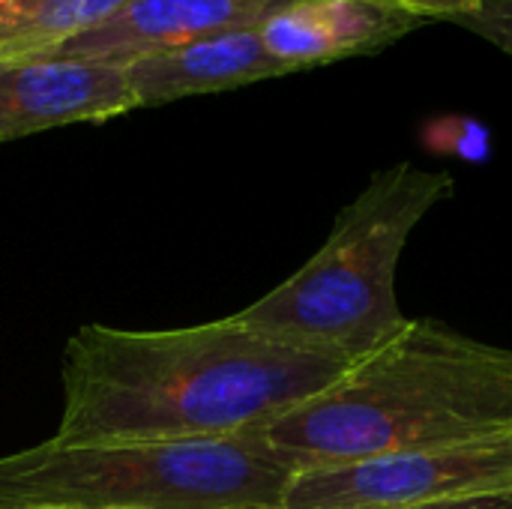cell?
<instances>
[{
	"mask_svg": "<svg viewBox=\"0 0 512 509\" xmlns=\"http://www.w3.org/2000/svg\"><path fill=\"white\" fill-rule=\"evenodd\" d=\"M354 363L240 327H81L63 354L57 444L192 441L255 432L336 384Z\"/></svg>",
	"mask_w": 512,
	"mask_h": 509,
	"instance_id": "6da1fadb",
	"label": "cell"
},
{
	"mask_svg": "<svg viewBox=\"0 0 512 509\" xmlns=\"http://www.w3.org/2000/svg\"><path fill=\"white\" fill-rule=\"evenodd\" d=\"M512 429V348L429 318L408 324L336 384L255 432L300 471L441 447Z\"/></svg>",
	"mask_w": 512,
	"mask_h": 509,
	"instance_id": "7a4b0ae2",
	"label": "cell"
},
{
	"mask_svg": "<svg viewBox=\"0 0 512 509\" xmlns=\"http://www.w3.org/2000/svg\"><path fill=\"white\" fill-rule=\"evenodd\" d=\"M453 186L447 171L414 162L375 171L342 207L324 246L231 318L252 333L342 363L375 354L408 324L396 297L405 243L429 210L453 195Z\"/></svg>",
	"mask_w": 512,
	"mask_h": 509,
	"instance_id": "3957f363",
	"label": "cell"
},
{
	"mask_svg": "<svg viewBox=\"0 0 512 509\" xmlns=\"http://www.w3.org/2000/svg\"><path fill=\"white\" fill-rule=\"evenodd\" d=\"M300 468L258 432L57 444L0 459V509H282Z\"/></svg>",
	"mask_w": 512,
	"mask_h": 509,
	"instance_id": "277c9868",
	"label": "cell"
},
{
	"mask_svg": "<svg viewBox=\"0 0 512 509\" xmlns=\"http://www.w3.org/2000/svg\"><path fill=\"white\" fill-rule=\"evenodd\" d=\"M512 489V429L300 471L282 509L426 507Z\"/></svg>",
	"mask_w": 512,
	"mask_h": 509,
	"instance_id": "5b68a950",
	"label": "cell"
},
{
	"mask_svg": "<svg viewBox=\"0 0 512 509\" xmlns=\"http://www.w3.org/2000/svg\"><path fill=\"white\" fill-rule=\"evenodd\" d=\"M288 0H123L105 21L39 60H84L126 69L201 36L264 21Z\"/></svg>",
	"mask_w": 512,
	"mask_h": 509,
	"instance_id": "8992f818",
	"label": "cell"
},
{
	"mask_svg": "<svg viewBox=\"0 0 512 509\" xmlns=\"http://www.w3.org/2000/svg\"><path fill=\"white\" fill-rule=\"evenodd\" d=\"M126 69L84 60L0 63V144L135 111Z\"/></svg>",
	"mask_w": 512,
	"mask_h": 509,
	"instance_id": "52a82bcc",
	"label": "cell"
},
{
	"mask_svg": "<svg viewBox=\"0 0 512 509\" xmlns=\"http://www.w3.org/2000/svg\"><path fill=\"white\" fill-rule=\"evenodd\" d=\"M420 24L423 18L378 0H288L258 21V33L288 72H300L375 54Z\"/></svg>",
	"mask_w": 512,
	"mask_h": 509,
	"instance_id": "ba28073f",
	"label": "cell"
},
{
	"mask_svg": "<svg viewBox=\"0 0 512 509\" xmlns=\"http://www.w3.org/2000/svg\"><path fill=\"white\" fill-rule=\"evenodd\" d=\"M279 75L291 72L264 48L258 24L219 30L126 66V81L138 108L234 90Z\"/></svg>",
	"mask_w": 512,
	"mask_h": 509,
	"instance_id": "9c48e42d",
	"label": "cell"
},
{
	"mask_svg": "<svg viewBox=\"0 0 512 509\" xmlns=\"http://www.w3.org/2000/svg\"><path fill=\"white\" fill-rule=\"evenodd\" d=\"M123 0H0V63L39 60L105 21Z\"/></svg>",
	"mask_w": 512,
	"mask_h": 509,
	"instance_id": "30bf717a",
	"label": "cell"
},
{
	"mask_svg": "<svg viewBox=\"0 0 512 509\" xmlns=\"http://www.w3.org/2000/svg\"><path fill=\"white\" fill-rule=\"evenodd\" d=\"M423 141L435 153H450L468 162H486L492 153V135L471 117H438L426 126Z\"/></svg>",
	"mask_w": 512,
	"mask_h": 509,
	"instance_id": "8fae6325",
	"label": "cell"
},
{
	"mask_svg": "<svg viewBox=\"0 0 512 509\" xmlns=\"http://www.w3.org/2000/svg\"><path fill=\"white\" fill-rule=\"evenodd\" d=\"M456 24L489 39L512 57V0H483L474 15H462L456 18Z\"/></svg>",
	"mask_w": 512,
	"mask_h": 509,
	"instance_id": "7c38bea8",
	"label": "cell"
},
{
	"mask_svg": "<svg viewBox=\"0 0 512 509\" xmlns=\"http://www.w3.org/2000/svg\"><path fill=\"white\" fill-rule=\"evenodd\" d=\"M387 6H399L417 18H441V21H456L462 15H474L483 0H378Z\"/></svg>",
	"mask_w": 512,
	"mask_h": 509,
	"instance_id": "4fadbf2b",
	"label": "cell"
},
{
	"mask_svg": "<svg viewBox=\"0 0 512 509\" xmlns=\"http://www.w3.org/2000/svg\"><path fill=\"white\" fill-rule=\"evenodd\" d=\"M375 509H512V489L462 498V501H444V504H426V507H375Z\"/></svg>",
	"mask_w": 512,
	"mask_h": 509,
	"instance_id": "5bb4252c",
	"label": "cell"
},
{
	"mask_svg": "<svg viewBox=\"0 0 512 509\" xmlns=\"http://www.w3.org/2000/svg\"><path fill=\"white\" fill-rule=\"evenodd\" d=\"M30 509H66V507H30Z\"/></svg>",
	"mask_w": 512,
	"mask_h": 509,
	"instance_id": "9a60e30c",
	"label": "cell"
}]
</instances>
